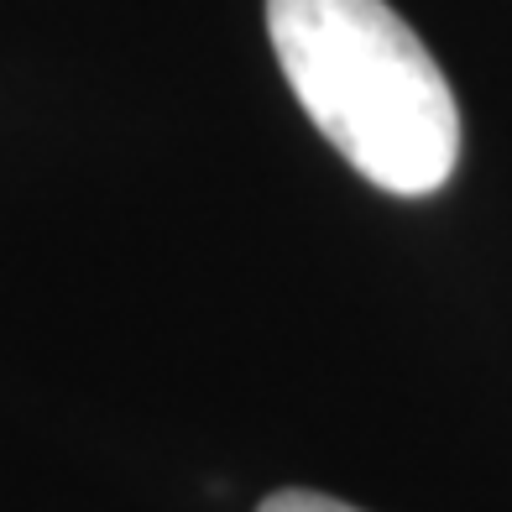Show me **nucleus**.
<instances>
[{"label": "nucleus", "instance_id": "f03ea898", "mask_svg": "<svg viewBox=\"0 0 512 512\" xmlns=\"http://www.w3.org/2000/svg\"><path fill=\"white\" fill-rule=\"evenodd\" d=\"M256 512H361L340 497H324V492H272Z\"/></svg>", "mask_w": 512, "mask_h": 512}, {"label": "nucleus", "instance_id": "f257e3e1", "mask_svg": "<svg viewBox=\"0 0 512 512\" xmlns=\"http://www.w3.org/2000/svg\"><path fill=\"white\" fill-rule=\"evenodd\" d=\"M267 37L298 105L366 183L403 199L450 183L455 89L387 0H267Z\"/></svg>", "mask_w": 512, "mask_h": 512}]
</instances>
